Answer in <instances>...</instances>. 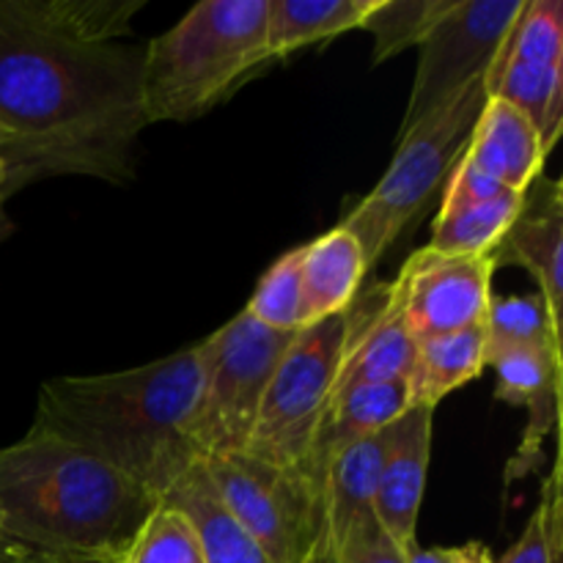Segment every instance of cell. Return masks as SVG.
I'll list each match as a JSON object with an SVG mask.
<instances>
[{
  "label": "cell",
  "mask_w": 563,
  "mask_h": 563,
  "mask_svg": "<svg viewBox=\"0 0 563 563\" xmlns=\"http://www.w3.org/2000/svg\"><path fill=\"white\" fill-rule=\"evenodd\" d=\"M0 563H22V559L9 548V544H3V548H0Z\"/></svg>",
  "instance_id": "cell-34"
},
{
  "label": "cell",
  "mask_w": 563,
  "mask_h": 563,
  "mask_svg": "<svg viewBox=\"0 0 563 563\" xmlns=\"http://www.w3.org/2000/svg\"><path fill=\"white\" fill-rule=\"evenodd\" d=\"M484 368H487L484 328L418 341L416 361L407 377L410 405L434 410L445 396L460 390L471 379L482 377Z\"/></svg>",
  "instance_id": "cell-20"
},
{
  "label": "cell",
  "mask_w": 563,
  "mask_h": 563,
  "mask_svg": "<svg viewBox=\"0 0 563 563\" xmlns=\"http://www.w3.org/2000/svg\"><path fill=\"white\" fill-rule=\"evenodd\" d=\"M487 99V80L473 82L454 102L399 135V148L383 179L341 220L361 245L368 273L445 185Z\"/></svg>",
  "instance_id": "cell-5"
},
{
  "label": "cell",
  "mask_w": 563,
  "mask_h": 563,
  "mask_svg": "<svg viewBox=\"0 0 563 563\" xmlns=\"http://www.w3.org/2000/svg\"><path fill=\"white\" fill-rule=\"evenodd\" d=\"M487 366L498 374L495 396L506 405L528 410L526 434H522L520 449L506 473V482H515V478H526L537 471L542 462L544 440L559 427L563 352L517 346V350H500L489 355Z\"/></svg>",
  "instance_id": "cell-13"
},
{
  "label": "cell",
  "mask_w": 563,
  "mask_h": 563,
  "mask_svg": "<svg viewBox=\"0 0 563 563\" xmlns=\"http://www.w3.org/2000/svg\"><path fill=\"white\" fill-rule=\"evenodd\" d=\"M220 504L273 563H319L317 489L247 454L203 462Z\"/></svg>",
  "instance_id": "cell-8"
},
{
  "label": "cell",
  "mask_w": 563,
  "mask_h": 563,
  "mask_svg": "<svg viewBox=\"0 0 563 563\" xmlns=\"http://www.w3.org/2000/svg\"><path fill=\"white\" fill-rule=\"evenodd\" d=\"M418 339L401 311L394 284H377L352 302L350 333L344 341L335 394L374 383H407Z\"/></svg>",
  "instance_id": "cell-11"
},
{
  "label": "cell",
  "mask_w": 563,
  "mask_h": 563,
  "mask_svg": "<svg viewBox=\"0 0 563 563\" xmlns=\"http://www.w3.org/2000/svg\"><path fill=\"white\" fill-rule=\"evenodd\" d=\"M300 262L302 245L295 251L284 253L273 267L264 273L253 291L245 311L256 319L258 324L278 333H300L306 330L302 319V286H300Z\"/></svg>",
  "instance_id": "cell-29"
},
{
  "label": "cell",
  "mask_w": 563,
  "mask_h": 563,
  "mask_svg": "<svg viewBox=\"0 0 563 563\" xmlns=\"http://www.w3.org/2000/svg\"><path fill=\"white\" fill-rule=\"evenodd\" d=\"M141 47L38 36L0 5V198L47 176L126 185L146 130Z\"/></svg>",
  "instance_id": "cell-1"
},
{
  "label": "cell",
  "mask_w": 563,
  "mask_h": 563,
  "mask_svg": "<svg viewBox=\"0 0 563 563\" xmlns=\"http://www.w3.org/2000/svg\"><path fill=\"white\" fill-rule=\"evenodd\" d=\"M495 267L515 264L531 273L539 295L561 319L563 300V185L539 174L522 190L520 209L493 251Z\"/></svg>",
  "instance_id": "cell-15"
},
{
  "label": "cell",
  "mask_w": 563,
  "mask_h": 563,
  "mask_svg": "<svg viewBox=\"0 0 563 563\" xmlns=\"http://www.w3.org/2000/svg\"><path fill=\"white\" fill-rule=\"evenodd\" d=\"M269 0H201L143 47L141 102L146 124L207 115L262 75Z\"/></svg>",
  "instance_id": "cell-4"
},
{
  "label": "cell",
  "mask_w": 563,
  "mask_h": 563,
  "mask_svg": "<svg viewBox=\"0 0 563 563\" xmlns=\"http://www.w3.org/2000/svg\"><path fill=\"white\" fill-rule=\"evenodd\" d=\"M407 563H495L487 544L467 542L460 548H412L407 553Z\"/></svg>",
  "instance_id": "cell-32"
},
{
  "label": "cell",
  "mask_w": 563,
  "mask_h": 563,
  "mask_svg": "<svg viewBox=\"0 0 563 563\" xmlns=\"http://www.w3.org/2000/svg\"><path fill=\"white\" fill-rule=\"evenodd\" d=\"M366 275L368 269L361 245L341 223L302 245L300 286L306 328L344 313L361 295Z\"/></svg>",
  "instance_id": "cell-18"
},
{
  "label": "cell",
  "mask_w": 563,
  "mask_h": 563,
  "mask_svg": "<svg viewBox=\"0 0 563 563\" xmlns=\"http://www.w3.org/2000/svg\"><path fill=\"white\" fill-rule=\"evenodd\" d=\"M11 234H14V220L9 218V212H5V201L0 198V242Z\"/></svg>",
  "instance_id": "cell-33"
},
{
  "label": "cell",
  "mask_w": 563,
  "mask_h": 563,
  "mask_svg": "<svg viewBox=\"0 0 563 563\" xmlns=\"http://www.w3.org/2000/svg\"><path fill=\"white\" fill-rule=\"evenodd\" d=\"M563 66V3L561 0H526L515 27L500 47L498 64Z\"/></svg>",
  "instance_id": "cell-28"
},
{
  "label": "cell",
  "mask_w": 563,
  "mask_h": 563,
  "mask_svg": "<svg viewBox=\"0 0 563 563\" xmlns=\"http://www.w3.org/2000/svg\"><path fill=\"white\" fill-rule=\"evenodd\" d=\"M335 563H407V553L385 537L383 528H374L372 533L346 544Z\"/></svg>",
  "instance_id": "cell-31"
},
{
  "label": "cell",
  "mask_w": 563,
  "mask_h": 563,
  "mask_svg": "<svg viewBox=\"0 0 563 563\" xmlns=\"http://www.w3.org/2000/svg\"><path fill=\"white\" fill-rule=\"evenodd\" d=\"M350 319L352 306L295 335L264 390L247 456L280 471L306 473L317 429L333 401Z\"/></svg>",
  "instance_id": "cell-7"
},
{
  "label": "cell",
  "mask_w": 563,
  "mask_h": 563,
  "mask_svg": "<svg viewBox=\"0 0 563 563\" xmlns=\"http://www.w3.org/2000/svg\"><path fill=\"white\" fill-rule=\"evenodd\" d=\"M432 421L434 410L410 407L383 434L374 517L385 537L405 553L418 544V515L432 460Z\"/></svg>",
  "instance_id": "cell-12"
},
{
  "label": "cell",
  "mask_w": 563,
  "mask_h": 563,
  "mask_svg": "<svg viewBox=\"0 0 563 563\" xmlns=\"http://www.w3.org/2000/svg\"><path fill=\"white\" fill-rule=\"evenodd\" d=\"M487 93L520 110L537 130L544 152H553L563 126V66L498 64L487 75Z\"/></svg>",
  "instance_id": "cell-24"
},
{
  "label": "cell",
  "mask_w": 563,
  "mask_h": 563,
  "mask_svg": "<svg viewBox=\"0 0 563 563\" xmlns=\"http://www.w3.org/2000/svg\"><path fill=\"white\" fill-rule=\"evenodd\" d=\"M201 374V344H192L126 372L53 377L31 432L97 456L163 500L201 462L190 443Z\"/></svg>",
  "instance_id": "cell-2"
},
{
  "label": "cell",
  "mask_w": 563,
  "mask_h": 563,
  "mask_svg": "<svg viewBox=\"0 0 563 563\" xmlns=\"http://www.w3.org/2000/svg\"><path fill=\"white\" fill-rule=\"evenodd\" d=\"M451 5L454 0H377L361 25L374 38L372 64L379 66L407 47H418Z\"/></svg>",
  "instance_id": "cell-26"
},
{
  "label": "cell",
  "mask_w": 563,
  "mask_h": 563,
  "mask_svg": "<svg viewBox=\"0 0 563 563\" xmlns=\"http://www.w3.org/2000/svg\"><path fill=\"white\" fill-rule=\"evenodd\" d=\"M383 434L346 445L330 456L324 467L317 487L319 563H335L346 544L379 528L374 517V489Z\"/></svg>",
  "instance_id": "cell-14"
},
{
  "label": "cell",
  "mask_w": 563,
  "mask_h": 563,
  "mask_svg": "<svg viewBox=\"0 0 563 563\" xmlns=\"http://www.w3.org/2000/svg\"><path fill=\"white\" fill-rule=\"evenodd\" d=\"M520 201L522 192H500L489 198L443 196L429 247L449 256H493Z\"/></svg>",
  "instance_id": "cell-23"
},
{
  "label": "cell",
  "mask_w": 563,
  "mask_h": 563,
  "mask_svg": "<svg viewBox=\"0 0 563 563\" xmlns=\"http://www.w3.org/2000/svg\"><path fill=\"white\" fill-rule=\"evenodd\" d=\"M484 339H487V357L517 346L561 350V319L553 317L539 291L493 297L484 322Z\"/></svg>",
  "instance_id": "cell-25"
},
{
  "label": "cell",
  "mask_w": 563,
  "mask_h": 563,
  "mask_svg": "<svg viewBox=\"0 0 563 563\" xmlns=\"http://www.w3.org/2000/svg\"><path fill=\"white\" fill-rule=\"evenodd\" d=\"M295 335L264 328L240 311L198 341L203 374L190 418V443L198 460L245 454L264 390Z\"/></svg>",
  "instance_id": "cell-6"
},
{
  "label": "cell",
  "mask_w": 563,
  "mask_h": 563,
  "mask_svg": "<svg viewBox=\"0 0 563 563\" xmlns=\"http://www.w3.org/2000/svg\"><path fill=\"white\" fill-rule=\"evenodd\" d=\"M159 498L97 456L27 432L0 449V533L22 563H115Z\"/></svg>",
  "instance_id": "cell-3"
},
{
  "label": "cell",
  "mask_w": 563,
  "mask_h": 563,
  "mask_svg": "<svg viewBox=\"0 0 563 563\" xmlns=\"http://www.w3.org/2000/svg\"><path fill=\"white\" fill-rule=\"evenodd\" d=\"M377 0H269L267 53L284 60L363 25Z\"/></svg>",
  "instance_id": "cell-22"
},
{
  "label": "cell",
  "mask_w": 563,
  "mask_h": 563,
  "mask_svg": "<svg viewBox=\"0 0 563 563\" xmlns=\"http://www.w3.org/2000/svg\"><path fill=\"white\" fill-rule=\"evenodd\" d=\"M493 256H449L421 247L405 262L394 286L418 341L484 328L493 302Z\"/></svg>",
  "instance_id": "cell-10"
},
{
  "label": "cell",
  "mask_w": 563,
  "mask_h": 563,
  "mask_svg": "<svg viewBox=\"0 0 563 563\" xmlns=\"http://www.w3.org/2000/svg\"><path fill=\"white\" fill-rule=\"evenodd\" d=\"M3 544H5V542H3V533H0V548H3Z\"/></svg>",
  "instance_id": "cell-36"
},
{
  "label": "cell",
  "mask_w": 563,
  "mask_h": 563,
  "mask_svg": "<svg viewBox=\"0 0 563 563\" xmlns=\"http://www.w3.org/2000/svg\"><path fill=\"white\" fill-rule=\"evenodd\" d=\"M3 185H5V163L3 157H0V192H3Z\"/></svg>",
  "instance_id": "cell-35"
},
{
  "label": "cell",
  "mask_w": 563,
  "mask_h": 563,
  "mask_svg": "<svg viewBox=\"0 0 563 563\" xmlns=\"http://www.w3.org/2000/svg\"><path fill=\"white\" fill-rule=\"evenodd\" d=\"M526 0H454L449 14L418 44V69L399 135L487 80Z\"/></svg>",
  "instance_id": "cell-9"
},
{
  "label": "cell",
  "mask_w": 563,
  "mask_h": 563,
  "mask_svg": "<svg viewBox=\"0 0 563 563\" xmlns=\"http://www.w3.org/2000/svg\"><path fill=\"white\" fill-rule=\"evenodd\" d=\"M412 405L410 394H407V383L357 385V388L339 394L330 401L328 412H324L322 423H319L302 476L317 489L330 456L339 454L346 445L383 434Z\"/></svg>",
  "instance_id": "cell-17"
},
{
  "label": "cell",
  "mask_w": 563,
  "mask_h": 563,
  "mask_svg": "<svg viewBox=\"0 0 563 563\" xmlns=\"http://www.w3.org/2000/svg\"><path fill=\"white\" fill-rule=\"evenodd\" d=\"M462 157L511 192L526 190L548 163L531 121L498 97L487 99Z\"/></svg>",
  "instance_id": "cell-16"
},
{
  "label": "cell",
  "mask_w": 563,
  "mask_h": 563,
  "mask_svg": "<svg viewBox=\"0 0 563 563\" xmlns=\"http://www.w3.org/2000/svg\"><path fill=\"white\" fill-rule=\"evenodd\" d=\"M495 563H563V498L561 462L544 478L542 498L522 537Z\"/></svg>",
  "instance_id": "cell-30"
},
{
  "label": "cell",
  "mask_w": 563,
  "mask_h": 563,
  "mask_svg": "<svg viewBox=\"0 0 563 563\" xmlns=\"http://www.w3.org/2000/svg\"><path fill=\"white\" fill-rule=\"evenodd\" d=\"M5 14L38 36L71 44H113L146 0H0Z\"/></svg>",
  "instance_id": "cell-19"
},
{
  "label": "cell",
  "mask_w": 563,
  "mask_h": 563,
  "mask_svg": "<svg viewBox=\"0 0 563 563\" xmlns=\"http://www.w3.org/2000/svg\"><path fill=\"white\" fill-rule=\"evenodd\" d=\"M115 563H203V553L190 517L159 500Z\"/></svg>",
  "instance_id": "cell-27"
},
{
  "label": "cell",
  "mask_w": 563,
  "mask_h": 563,
  "mask_svg": "<svg viewBox=\"0 0 563 563\" xmlns=\"http://www.w3.org/2000/svg\"><path fill=\"white\" fill-rule=\"evenodd\" d=\"M163 500L179 506L190 517L201 542L203 563H273L220 504L203 462H198Z\"/></svg>",
  "instance_id": "cell-21"
}]
</instances>
